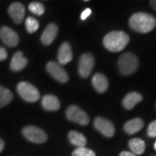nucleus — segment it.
I'll list each match as a JSON object with an SVG mask.
<instances>
[{"instance_id":"obj_1","label":"nucleus","mask_w":156,"mask_h":156,"mask_svg":"<svg viewBox=\"0 0 156 156\" xmlns=\"http://www.w3.org/2000/svg\"><path fill=\"white\" fill-rule=\"evenodd\" d=\"M129 25L136 32L146 34L155 28L156 20L153 15L145 12H137L132 15L129 19Z\"/></svg>"},{"instance_id":"obj_2","label":"nucleus","mask_w":156,"mask_h":156,"mask_svg":"<svg viewBox=\"0 0 156 156\" xmlns=\"http://www.w3.org/2000/svg\"><path fill=\"white\" fill-rule=\"evenodd\" d=\"M129 41V37L123 31L108 33L103 38V45L110 51L119 52L126 47Z\"/></svg>"},{"instance_id":"obj_3","label":"nucleus","mask_w":156,"mask_h":156,"mask_svg":"<svg viewBox=\"0 0 156 156\" xmlns=\"http://www.w3.org/2000/svg\"><path fill=\"white\" fill-rule=\"evenodd\" d=\"M118 65L122 75H129L137 69L139 67V59L133 54L125 53L120 56Z\"/></svg>"},{"instance_id":"obj_4","label":"nucleus","mask_w":156,"mask_h":156,"mask_svg":"<svg viewBox=\"0 0 156 156\" xmlns=\"http://www.w3.org/2000/svg\"><path fill=\"white\" fill-rule=\"evenodd\" d=\"M17 90L22 98L28 102H36L40 98V93L38 89L28 82L20 83Z\"/></svg>"},{"instance_id":"obj_5","label":"nucleus","mask_w":156,"mask_h":156,"mask_svg":"<svg viewBox=\"0 0 156 156\" xmlns=\"http://www.w3.org/2000/svg\"><path fill=\"white\" fill-rule=\"evenodd\" d=\"M67 119L72 122H74L80 125L85 126L88 124L90 119L88 115L83 109L77 106H70L67 108L66 112Z\"/></svg>"},{"instance_id":"obj_6","label":"nucleus","mask_w":156,"mask_h":156,"mask_svg":"<svg viewBox=\"0 0 156 156\" xmlns=\"http://www.w3.org/2000/svg\"><path fill=\"white\" fill-rule=\"evenodd\" d=\"M23 134L29 141L34 143H43L47 140V135L44 130L34 126H27L23 128Z\"/></svg>"},{"instance_id":"obj_7","label":"nucleus","mask_w":156,"mask_h":156,"mask_svg":"<svg viewBox=\"0 0 156 156\" xmlns=\"http://www.w3.org/2000/svg\"><path fill=\"white\" fill-rule=\"evenodd\" d=\"M95 65V58L92 54L85 53L81 56L79 62V74L82 77L90 76Z\"/></svg>"},{"instance_id":"obj_8","label":"nucleus","mask_w":156,"mask_h":156,"mask_svg":"<svg viewBox=\"0 0 156 156\" xmlns=\"http://www.w3.org/2000/svg\"><path fill=\"white\" fill-rule=\"evenodd\" d=\"M46 69L48 73L53 77L54 79L60 83H64L69 80V75L65 69L55 62H49L46 65Z\"/></svg>"},{"instance_id":"obj_9","label":"nucleus","mask_w":156,"mask_h":156,"mask_svg":"<svg viewBox=\"0 0 156 156\" xmlns=\"http://www.w3.org/2000/svg\"><path fill=\"white\" fill-rule=\"evenodd\" d=\"M95 129L106 137H112L115 133V127L113 123L103 117H97L95 119Z\"/></svg>"},{"instance_id":"obj_10","label":"nucleus","mask_w":156,"mask_h":156,"mask_svg":"<svg viewBox=\"0 0 156 156\" xmlns=\"http://www.w3.org/2000/svg\"><path fill=\"white\" fill-rule=\"evenodd\" d=\"M0 37L6 45L10 47L16 46L19 43V36L15 30L7 26L0 29Z\"/></svg>"},{"instance_id":"obj_11","label":"nucleus","mask_w":156,"mask_h":156,"mask_svg":"<svg viewBox=\"0 0 156 156\" xmlns=\"http://www.w3.org/2000/svg\"><path fill=\"white\" fill-rule=\"evenodd\" d=\"M8 12L15 23H21L24 19L25 9L23 4L14 2L9 7Z\"/></svg>"},{"instance_id":"obj_12","label":"nucleus","mask_w":156,"mask_h":156,"mask_svg":"<svg viewBox=\"0 0 156 156\" xmlns=\"http://www.w3.org/2000/svg\"><path fill=\"white\" fill-rule=\"evenodd\" d=\"M73 54L72 47L68 42L61 45L58 51V60L61 64H67L73 59Z\"/></svg>"},{"instance_id":"obj_13","label":"nucleus","mask_w":156,"mask_h":156,"mask_svg":"<svg viewBox=\"0 0 156 156\" xmlns=\"http://www.w3.org/2000/svg\"><path fill=\"white\" fill-rule=\"evenodd\" d=\"M58 34V26L55 23H50L41 35V41L46 46L50 45L55 40Z\"/></svg>"},{"instance_id":"obj_14","label":"nucleus","mask_w":156,"mask_h":156,"mask_svg":"<svg viewBox=\"0 0 156 156\" xmlns=\"http://www.w3.org/2000/svg\"><path fill=\"white\" fill-rule=\"evenodd\" d=\"M28 64V59L23 56L22 51H17L10 62V68L12 71L19 72L24 69Z\"/></svg>"},{"instance_id":"obj_15","label":"nucleus","mask_w":156,"mask_h":156,"mask_svg":"<svg viewBox=\"0 0 156 156\" xmlns=\"http://www.w3.org/2000/svg\"><path fill=\"white\" fill-rule=\"evenodd\" d=\"M92 83L94 88L98 93H104L108 88V81L107 77L102 73H96L92 78Z\"/></svg>"},{"instance_id":"obj_16","label":"nucleus","mask_w":156,"mask_h":156,"mask_svg":"<svg viewBox=\"0 0 156 156\" xmlns=\"http://www.w3.org/2000/svg\"><path fill=\"white\" fill-rule=\"evenodd\" d=\"M41 104L43 108L46 111H57L59 109L61 104L57 97L53 95H46L43 97Z\"/></svg>"},{"instance_id":"obj_17","label":"nucleus","mask_w":156,"mask_h":156,"mask_svg":"<svg viewBox=\"0 0 156 156\" xmlns=\"http://www.w3.org/2000/svg\"><path fill=\"white\" fill-rule=\"evenodd\" d=\"M144 126V122L140 118L132 119L125 123L124 129L129 134H133L138 132Z\"/></svg>"},{"instance_id":"obj_18","label":"nucleus","mask_w":156,"mask_h":156,"mask_svg":"<svg viewBox=\"0 0 156 156\" xmlns=\"http://www.w3.org/2000/svg\"><path fill=\"white\" fill-rule=\"evenodd\" d=\"M142 100L141 94L136 92H131L128 93L123 100V106L124 108L130 110Z\"/></svg>"},{"instance_id":"obj_19","label":"nucleus","mask_w":156,"mask_h":156,"mask_svg":"<svg viewBox=\"0 0 156 156\" xmlns=\"http://www.w3.org/2000/svg\"><path fill=\"white\" fill-rule=\"evenodd\" d=\"M69 142L77 147H85L87 145V139L83 134L77 131H71L68 134Z\"/></svg>"},{"instance_id":"obj_20","label":"nucleus","mask_w":156,"mask_h":156,"mask_svg":"<svg viewBox=\"0 0 156 156\" xmlns=\"http://www.w3.org/2000/svg\"><path fill=\"white\" fill-rule=\"evenodd\" d=\"M129 147L135 155H142L145 150V143L140 138H134L129 141Z\"/></svg>"},{"instance_id":"obj_21","label":"nucleus","mask_w":156,"mask_h":156,"mask_svg":"<svg viewBox=\"0 0 156 156\" xmlns=\"http://www.w3.org/2000/svg\"><path fill=\"white\" fill-rule=\"evenodd\" d=\"M13 99V95L9 89L0 85V108L7 105Z\"/></svg>"},{"instance_id":"obj_22","label":"nucleus","mask_w":156,"mask_h":156,"mask_svg":"<svg viewBox=\"0 0 156 156\" xmlns=\"http://www.w3.org/2000/svg\"><path fill=\"white\" fill-rule=\"evenodd\" d=\"M25 26L28 33L33 34L36 32L39 28V23L36 19L33 17H28L25 20Z\"/></svg>"},{"instance_id":"obj_23","label":"nucleus","mask_w":156,"mask_h":156,"mask_svg":"<svg viewBox=\"0 0 156 156\" xmlns=\"http://www.w3.org/2000/svg\"><path fill=\"white\" fill-rule=\"evenodd\" d=\"M28 9L31 12L36 15H42L45 12L44 6L40 2H31L28 6Z\"/></svg>"},{"instance_id":"obj_24","label":"nucleus","mask_w":156,"mask_h":156,"mask_svg":"<svg viewBox=\"0 0 156 156\" xmlns=\"http://www.w3.org/2000/svg\"><path fill=\"white\" fill-rule=\"evenodd\" d=\"M72 156H95V153L92 150L85 147H81L75 150Z\"/></svg>"},{"instance_id":"obj_25","label":"nucleus","mask_w":156,"mask_h":156,"mask_svg":"<svg viewBox=\"0 0 156 156\" xmlns=\"http://www.w3.org/2000/svg\"><path fill=\"white\" fill-rule=\"evenodd\" d=\"M147 135L150 137H156V120L152 122L148 126Z\"/></svg>"},{"instance_id":"obj_26","label":"nucleus","mask_w":156,"mask_h":156,"mask_svg":"<svg viewBox=\"0 0 156 156\" xmlns=\"http://www.w3.org/2000/svg\"><path fill=\"white\" fill-rule=\"evenodd\" d=\"M91 12H92V11H91L90 9H89V8L85 9V10H84L83 12L81 13V15H80L81 20H86L87 17H88L90 15H91Z\"/></svg>"},{"instance_id":"obj_27","label":"nucleus","mask_w":156,"mask_h":156,"mask_svg":"<svg viewBox=\"0 0 156 156\" xmlns=\"http://www.w3.org/2000/svg\"><path fill=\"white\" fill-rule=\"evenodd\" d=\"M7 58V50L4 47L0 46V62L4 61Z\"/></svg>"},{"instance_id":"obj_28","label":"nucleus","mask_w":156,"mask_h":156,"mask_svg":"<svg viewBox=\"0 0 156 156\" xmlns=\"http://www.w3.org/2000/svg\"><path fill=\"white\" fill-rule=\"evenodd\" d=\"M119 156H136V155L133 153H130V152H128V151H123L120 153Z\"/></svg>"},{"instance_id":"obj_29","label":"nucleus","mask_w":156,"mask_h":156,"mask_svg":"<svg viewBox=\"0 0 156 156\" xmlns=\"http://www.w3.org/2000/svg\"><path fill=\"white\" fill-rule=\"evenodd\" d=\"M4 148H5V142H4L2 140L0 139V153L2 152Z\"/></svg>"},{"instance_id":"obj_30","label":"nucleus","mask_w":156,"mask_h":156,"mask_svg":"<svg viewBox=\"0 0 156 156\" xmlns=\"http://www.w3.org/2000/svg\"><path fill=\"white\" fill-rule=\"evenodd\" d=\"M151 5L155 10H156V0H151Z\"/></svg>"},{"instance_id":"obj_31","label":"nucleus","mask_w":156,"mask_h":156,"mask_svg":"<svg viewBox=\"0 0 156 156\" xmlns=\"http://www.w3.org/2000/svg\"><path fill=\"white\" fill-rule=\"evenodd\" d=\"M154 148H155V150L156 151V141L155 142V145H154Z\"/></svg>"},{"instance_id":"obj_32","label":"nucleus","mask_w":156,"mask_h":156,"mask_svg":"<svg viewBox=\"0 0 156 156\" xmlns=\"http://www.w3.org/2000/svg\"><path fill=\"white\" fill-rule=\"evenodd\" d=\"M85 1H89V0H85Z\"/></svg>"}]
</instances>
